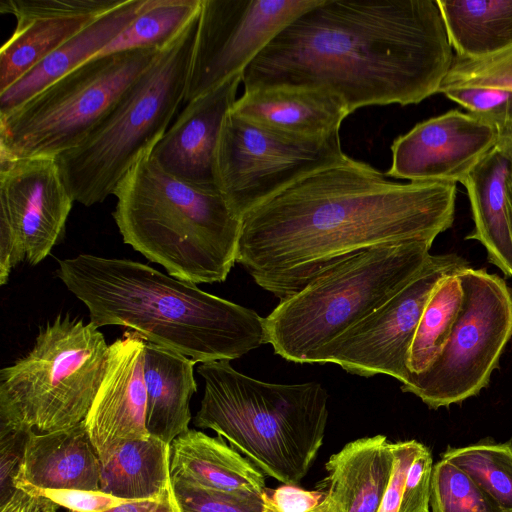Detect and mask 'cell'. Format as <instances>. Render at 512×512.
<instances>
[{"label": "cell", "instance_id": "1", "mask_svg": "<svg viewBox=\"0 0 512 512\" xmlns=\"http://www.w3.org/2000/svg\"><path fill=\"white\" fill-rule=\"evenodd\" d=\"M454 183H398L347 155L242 219L236 262L280 301L376 245L435 238L454 220Z\"/></svg>", "mask_w": 512, "mask_h": 512}, {"label": "cell", "instance_id": "2", "mask_svg": "<svg viewBox=\"0 0 512 512\" xmlns=\"http://www.w3.org/2000/svg\"><path fill=\"white\" fill-rule=\"evenodd\" d=\"M454 57L437 1L320 0L265 46L241 80L245 91H327L352 113L439 93Z\"/></svg>", "mask_w": 512, "mask_h": 512}, {"label": "cell", "instance_id": "3", "mask_svg": "<svg viewBox=\"0 0 512 512\" xmlns=\"http://www.w3.org/2000/svg\"><path fill=\"white\" fill-rule=\"evenodd\" d=\"M56 275L98 329L129 328L196 363L234 360L268 343L254 310L140 262L84 253L59 260Z\"/></svg>", "mask_w": 512, "mask_h": 512}, {"label": "cell", "instance_id": "4", "mask_svg": "<svg viewBox=\"0 0 512 512\" xmlns=\"http://www.w3.org/2000/svg\"><path fill=\"white\" fill-rule=\"evenodd\" d=\"M144 153L114 191L123 242L189 283L226 280L236 262L242 219L220 191L184 183Z\"/></svg>", "mask_w": 512, "mask_h": 512}, {"label": "cell", "instance_id": "5", "mask_svg": "<svg viewBox=\"0 0 512 512\" xmlns=\"http://www.w3.org/2000/svg\"><path fill=\"white\" fill-rule=\"evenodd\" d=\"M204 394L194 424L210 429L265 475L299 485L323 444L328 394L321 384H275L235 370L228 360L200 363Z\"/></svg>", "mask_w": 512, "mask_h": 512}, {"label": "cell", "instance_id": "6", "mask_svg": "<svg viewBox=\"0 0 512 512\" xmlns=\"http://www.w3.org/2000/svg\"><path fill=\"white\" fill-rule=\"evenodd\" d=\"M433 242L376 245L334 263L265 317L274 352L314 363L330 342L399 292L428 260Z\"/></svg>", "mask_w": 512, "mask_h": 512}, {"label": "cell", "instance_id": "7", "mask_svg": "<svg viewBox=\"0 0 512 512\" xmlns=\"http://www.w3.org/2000/svg\"><path fill=\"white\" fill-rule=\"evenodd\" d=\"M198 18L160 52L77 147L56 157L75 202L90 207L113 195L165 134L185 102Z\"/></svg>", "mask_w": 512, "mask_h": 512}, {"label": "cell", "instance_id": "8", "mask_svg": "<svg viewBox=\"0 0 512 512\" xmlns=\"http://www.w3.org/2000/svg\"><path fill=\"white\" fill-rule=\"evenodd\" d=\"M108 348L91 322L58 315L46 323L29 353L0 371V426L47 433L85 421Z\"/></svg>", "mask_w": 512, "mask_h": 512}, {"label": "cell", "instance_id": "9", "mask_svg": "<svg viewBox=\"0 0 512 512\" xmlns=\"http://www.w3.org/2000/svg\"><path fill=\"white\" fill-rule=\"evenodd\" d=\"M161 51L95 57L0 116V156L57 157L77 147Z\"/></svg>", "mask_w": 512, "mask_h": 512}, {"label": "cell", "instance_id": "10", "mask_svg": "<svg viewBox=\"0 0 512 512\" xmlns=\"http://www.w3.org/2000/svg\"><path fill=\"white\" fill-rule=\"evenodd\" d=\"M459 277L463 302L443 350L401 385L431 409L459 404L485 388L512 337V292L505 280L470 266Z\"/></svg>", "mask_w": 512, "mask_h": 512}, {"label": "cell", "instance_id": "11", "mask_svg": "<svg viewBox=\"0 0 512 512\" xmlns=\"http://www.w3.org/2000/svg\"><path fill=\"white\" fill-rule=\"evenodd\" d=\"M345 156L339 133L323 137L290 135L230 111L217 150L218 189L243 219L299 179Z\"/></svg>", "mask_w": 512, "mask_h": 512}, {"label": "cell", "instance_id": "12", "mask_svg": "<svg viewBox=\"0 0 512 512\" xmlns=\"http://www.w3.org/2000/svg\"><path fill=\"white\" fill-rule=\"evenodd\" d=\"M467 267L455 253L430 255L399 292L327 344L314 363H334L351 374H384L406 383L409 350L431 293L443 278Z\"/></svg>", "mask_w": 512, "mask_h": 512}, {"label": "cell", "instance_id": "13", "mask_svg": "<svg viewBox=\"0 0 512 512\" xmlns=\"http://www.w3.org/2000/svg\"><path fill=\"white\" fill-rule=\"evenodd\" d=\"M320 0H202L185 102L241 74L294 18Z\"/></svg>", "mask_w": 512, "mask_h": 512}, {"label": "cell", "instance_id": "14", "mask_svg": "<svg viewBox=\"0 0 512 512\" xmlns=\"http://www.w3.org/2000/svg\"><path fill=\"white\" fill-rule=\"evenodd\" d=\"M74 199L55 157L0 156V223L37 265L65 232Z\"/></svg>", "mask_w": 512, "mask_h": 512}, {"label": "cell", "instance_id": "15", "mask_svg": "<svg viewBox=\"0 0 512 512\" xmlns=\"http://www.w3.org/2000/svg\"><path fill=\"white\" fill-rule=\"evenodd\" d=\"M497 141L491 125L470 113L450 110L397 137L385 175L409 182L461 183Z\"/></svg>", "mask_w": 512, "mask_h": 512}, {"label": "cell", "instance_id": "16", "mask_svg": "<svg viewBox=\"0 0 512 512\" xmlns=\"http://www.w3.org/2000/svg\"><path fill=\"white\" fill-rule=\"evenodd\" d=\"M145 343L139 334L129 331L109 345L105 372L84 421L100 459L124 442L150 437Z\"/></svg>", "mask_w": 512, "mask_h": 512}, {"label": "cell", "instance_id": "17", "mask_svg": "<svg viewBox=\"0 0 512 512\" xmlns=\"http://www.w3.org/2000/svg\"><path fill=\"white\" fill-rule=\"evenodd\" d=\"M123 0H1L0 12L15 17L0 50V92Z\"/></svg>", "mask_w": 512, "mask_h": 512}, {"label": "cell", "instance_id": "18", "mask_svg": "<svg viewBox=\"0 0 512 512\" xmlns=\"http://www.w3.org/2000/svg\"><path fill=\"white\" fill-rule=\"evenodd\" d=\"M241 82V74L234 75L187 102L151 151L164 172L191 186L219 191L216 159L221 130Z\"/></svg>", "mask_w": 512, "mask_h": 512}, {"label": "cell", "instance_id": "19", "mask_svg": "<svg viewBox=\"0 0 512 512\" xmlns=\"http://www.w3.org/2000/svg\"><path fill=\"white\" fill-rule=\"evenodd\" d=\"M392 443L384 435L347 443L325 463L318 488L325 497L314 512H378L393 468Z\"/></svg>", "mask_w": 512, "mask_h": 512}, {"label": "cell", "instance_id": "20", "mask_svg": "<svg viewBox=\"0 0 512 512\" xmlns=\"http://www.w3.org/2000/svg\"><path fill=\"white\" fill-rule=\"evenodd\" d=\"M100 466L84 421L63 430L29 432L14 486L100 490Z\"/></svg>", "mask_w": 512, "mask_h": 512}, {"label": "cell", "instance_id": "21", "mask_svg": "<svg viewBox=\"0 0 512 512\" xmlns=\"http://www.w3.org/2000/svg\"><path fill=\"white\" fill-rule=\"evenodd\" d=\"M235 114L271 129L301 137L339 133L350 111L334 94L314 89L268 87L245 91Z\"/></svg>", "mask_w": 512, "mask_h": 512}, {"label": "cell", "instance_id": "22", "mask_svg": "<svg viewBox=\"0 0 512 512\" xmlns=\"http://www.w3.org/2000/svg\"><path fill=\"white\" fill-rule=\"evenodd\" d=\"M467 190L474 228L467 240L480 242L489 262L512 277V231L509 194L512 159L496 144L461 181Z\"/></svg>", "mask_w": 512, "mask_h": 512}, {"label": "cell", "instance_id": "23", "mask_svg": "<svg viewBox=\"0 0 512 512\" xmlns=\"http://www.w3.org/2000/svg\"><path fill=\"white\" fill-rule=\"evenodd\" d=\"M170 472L202 488L261 495L265 474L220 437L189 429L170 443Z\"/></svg>", "mask_w": 512, "mask_h": 512}, {"label": "cell", "instance_id": "24", "mask_svg": "<svg viewBox=\"0 0 512 512\" xmlns=\"http://www.w3.org/2000/svg\"><path fill=\"white\" fill-rule=\"evenodd\" d=\"M145 0H123L50 54L27 74L0 92V116L94 58L140 13Z\"/></svg>", "mask_w": 512, "mask_h": 512}, {"label": "cell", "instance_id": "25", "mask_svg": "<svg viewBox=\"0 0 512 512\" xmlns=\"http://www.w3.org/2000/svg\"><path fill=\"white\" fill-rule=\"evenodd\" d=\"M191 358L147 342L144 377L147 390V429L166 443L189 430L190 400L197 391Z\"/></svg>", "mask_w": 512, "mask_h": 512}, {"label": "cell", "instance_id": "26", "mask_svg": "<svg viewBox=\"0 0 512 512\" xmlns=\"http://www.w3.org/2000/svg\"><path fill=\"white\" fill-rule=\"evenodd\" d=\"M100 463V490L115 497L161 500L172 488L170 444L157 437L124 442Z\"/></svg>", "mask_w": 512, "mask_h": 512}, {"label": "cell", "instance_id": "27", "mask_svg": "<svg viewBox=\"0 0 512 512\" xmlns=\"http://www.w3.org/2000/svg\"><path fill=\"white\" fill-rule=\"evenodd\" d=\"M456 56L475 58L512 45V0H436Z\"/></svg>", "mask_w": 512, "mask_h": 512}, {"label": "cell", "instance_id": "28", "mask_svg": "<svg viewBox=\"0 0 512 512\" xmlns=\"http://www.w3.org/2000/svg\"><path fill=\"white\" fill-rule=\"evenodd\" d=\"M201 2L145 0L136 18L95 57L134 49L164 50L198 17Z\"/></svg>", "mask_w": 512, "mask_h": 512}, {"label": "cell", "instance_id": "29", "mask_svg": "<svg viewBox=\"0 0 512 512\" xmlns=\"http://www.w3.org/2000/svg\"><path fill=\"white\" fill-rule=\"evenodd\" d=\"M462 302L463 287L459 272L443 278L434 288L409 350L410 376L424 372L439 356L454 327Z\"/></svg>", "mask_w": 512, "mask_h": 512}, {"label": "cell", "instance_id": "30", "mask_svg": "<svg viewBox=\"0 0 512 512\" xmlns=\"http://www.w3.org/2000/svg\"><path fill=\"white\" fill-rule=\"evenodd\" d=\"M442 458L466 474L503 510L512 512V440L491 438L463 446H449Z\"/></svg>", "mask_w": 512, "mask_h": 512}, {"label": "cell", "instance_id": "31", "mask_svg": "<svg viewBox=\"0 0 512 512\" xmlns=\"http://www.w3.org/2000/svg\"><path fill=\"white\" fill-rule=\"evenodd\" d=\"M432 512H504L459 467L441 458L433 466Z\"/></svg>", "mask_w": 512, "mask_h": 512}, {"label": "cell", "instance_id": "32", "mask_svg": "<svg viewBox=\"0 0 512 512\" xmlns=\"http://www.w3.org/2000/svg\"><path fill=\"white\" fill-rule=\"evenodd\" d=\"M467 87L512 90V45L496 53L475 58L455 56L439 93Z\"/></svg>", "mask_w": 512, "mask_h": 512}, {"label": "cell", "instance_id": "33", "mask_svg": "<svg viewBox=\"0 0 512 512\" xmlns=\"http://www.w3.org/2000/svg\"><path fill=\"white\" fill-rule=\"evenodd\" d=\"M443 94L495 128L498 139L512 134V90L467 87L449 89Z\"/></svg>", "mask_w": 512, "mask_h": 512}, {"label": "cell", "instance_id": "34", "mask_svg": "<svg viewBox=\"0 0 512 512\" xmlns=\"http://www.w3.org/2000/svg\"><path fill=\"white\" fill-rule=\"evenodd\" d=\"M183 512H262L260 495L226 492L172 481Z\"/></svg>", "mask_w": 512, "mask_h": 512}, {"label": "cell", "instance_id": "35", "mask_svg": "<svg viewBox=\"0 0 512 512\" xmlns=\"http://www.w3.org/2000/svg\"><path fill=\"white\" fill-rule=\"evenodd\" d=\"M433 466L423 444L408 469L398 512H429Z\"/></svg>", "mask_w": 512, "mask_h": 512}, {"label": "cell", "instance_id": "36", "mask_svg": "<svg viewBox=\"0 0 512 512\" xmlns=\"http://www.w3.org/2000/svg\"><path fill=\"white\" fill-rule=\"evenodd\" d=\"M16 489L40 495L59 507L77 512H104L118 505L135 501L118 498L101 490L42 489L27 485L17 486Z\"/></svg>", "mask_w": 512, "mask_h": 512}, {"label": "cell", "instance_id": "37", "mask_svg": "<svg viewBox=\"0 0 512 512\" xmlns=\"http://www.w3.org/2000/svg\"><path fill=\"white\" fill-rule=\"evenodd\" d=\"M262 512H314L325 497L322 489L305 490L298 485L283 484L267 488L260 495Z\"/></svg>", "mask_w": 512, "mask_h": 512}, {"label": "cell", "instance_id": "38", "mask_svg": "<svg viewBox=\"0 0 512 512\" xmlns=\"http://www.w3.org/2000/svg\"><path fill=\"white\" fill-rule=\"evenodd\" d=\"M422 445L416 440L392 443V474L378 512H398L408 469Z\"/></svg>", "mask_w": 512, "mask_h": 512}, {"label": "cell", "instance_id": "39", "mask_svg": "<svg viewBox=\"0 0 512 512\" xmlns=\"http://www.w3.org/2000/svg\"><path fill=\"white\" fill-rule=\"evenodd\" d=\"M27 435L5 427L0 429V504L16 490L14 480L23 458Z\"/></svg>", "mask_w": 512, "mask_h": 512}, {"label": "cell", "instance_id": "40", "mask_svg": "<svg viewBox=\"0 0 512 512\" xmlns=\"http://www.w3.org/2000/svg\"><path fill=\"white\" fill-rule=\"evenodd\" d=\"M59 506L40 495L16 489L0 504V512H57Z\"/></svg>", "mask_w": 512, "mask_h": 512}, {"label": "cell", "instance_id": "41", "mask_svg": "<svg viewBox=\"0 0 512 512\" xmlns=\"http://www.w3.org/2000/svg\"><path fill=\"white\" fill-rule=\"evenodd\" d=\"M161 500H135L104 512H152Z\"/></svg>", "mask_w": 512, "mask_h": 512}, {"label": "cell", "instance_id": "42", "mask_svg": "<svg viewBox=\"0 0 512 512\" xmlns=\"http://www.w3.org/2000/svg\"><path fill=\"white\" fill-rule=\"evenodd\" d=\"M152 512H183L174 494L173 486L168 490Z\"/></svg>", "mask_w": 512, "mask_h": 512}, {"label": "cell", "instance_id": "43", "mask_svg": "<svg viewBox=\"0 0 512 512\" xmlns=\"http://www.w3.org/2000/svg\"><path fill=\"white\" fill-rule=\"evenodd\" d=\"M497 144L504 147L508 151V153L512 159V134L505 138H499L497 141Z\"/></svg>", "mask_w": 512, "mask_h": 512}, {"label": "cell", "instance_id": "44", "mask_svg": "<svg viewBox=\"0 0 512 512\" xmlns=\"http://www.w3.org/2000/svg\"><path fill=\"white\" fill-rule=\"evenodd\" d=\"M509 215H510V223H511V231H512V184L510 187V194H509Z\"/></svg>", "mask_w": 512, "mask_h": 512}, {"label": "cell", "instance_id": "45", "mask_svg": "<svg viewBox=\"0 0 512 512\" xmlns=\"http://www.w3.org/2000/svg\"><path fill=\"white\" fill-rule=\"evenodd\" d=\"M68 512H77V511L68 510Z\"/></svg>", "mask_w": 512, "mask_h": 512}]
</instances>
